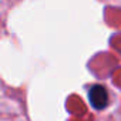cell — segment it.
<instances>
[{"label": "cell", "mask_w": 121, "mask_h": 121, "mask_svg": "<svg viewBox=\"0 0 121 121\" xmlns=\"http://www.w3.org/2000/svg\"><path fill=\"white\" fill-rule=\"evenodd\" d=\"M88 101L95 110H104L108 105V91L101 84H94L88 90Z\"/></svg>", "instance_id": "cell-1"}]
</instances>
